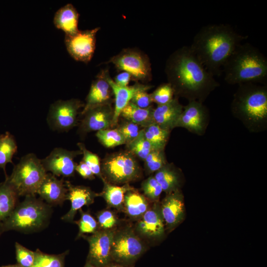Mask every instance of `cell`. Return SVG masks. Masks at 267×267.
<instances>
[{
	"label": "cell",
	"mask_w": 267,
	"mask_h": 267,
	"mask_svg": "<svg viewBox=\"0 0 267 267\" xmlns=\"http://www.w3.org/2000/svg\"><path fill=\"white\" fill-rule=\"evenodd\" d=\"M161 210L156 207L147 210L138 220L136 225L137 232L148 238H157L164 233V224Z\"/></svg>",
	"instance_id": "44dd1931"
},
{
	"label": "cell",
	"mask_w": 267,
	"mask_h": 267,
	"mask_svg": "<svg viewBox=\"0 0 267 267\" xmlns=\"http://www.w3.org/2000/svg\"><path fill=\"white\" fill-rule=\"evenodd\" d=\"M154 108H141L130 102L122 110L120 116L127 121L134 123L143 128L154 123L153 111Z\"/></svg>",
	"instance_id": "484cf974"
},
{
	"label": "cell",
	"mask_w": 267,
	"mask_h": 267,
	"mask_svg": "<svg viewBox=\"0 0 267 267\" xmlns=\"http://www.w3.org/2000/svg\"><path fill=\"white\" fill-rule=\"evenodd\" d=\"M246 39L229 24H213L202 27L189 47L206 69L214 76L237 47Z\"/></svg>",
	"instance_id": "7a4b0ae2"
},
{
	"label": "cell",
	"mask_w": 267,
	"mask_h": 267,
	"mask_svg": "<svg viewBox=\"0 0 267 267\" xmlns=\"http://www.w3.org/2000/svg\"><path fill=\"white\" fill-rule=\"evenodd\" d=\"M140 239L132 231L115 233L111 247V258L117 263L128 264L137 260L144 251Z\"/></svg>",
	"instance_id": "9c48e42d"
},
{
	"label": "cell",
	"mask_w": 267,
	"mask_h": 267,
	"mask_svg": "<svg viewBox=\"0 0 267 267\" xmlns=\"http://www.w3.org/2000/svg\"><path fill=\"white\" fill-rule=\"evenodd\" d=\"M0 267H20L18 264L17 265H8L5 266H2Z\"/></svg>",
	"instance_id": "7dc6e473"
},
{
	"label": "cell",
	"mask_w": 267,
	"mask_h": 267,
	"mask_svg": "<svg viewBox=\"0 0 267 267\" xmlns=\"http://www.w3.org/2000/svg\"><path fill=\"white\" fill-rule=\"evenodd\" d=\"M17 146L14 136L9 132L0 135V168L5 172L7 163H12V159L16 152Z\"/></svg>",
	"instance_id": "f546056e"
},
{
	"label": "cell",
	"mask_w": 267,
	"mask_h": 267,
	"mask_svg": "<svg viewBox=\"0 0 267 267\" xmlns=\"http://www.w3.org/2000/svg\"><path fill=\"white\" fill-rule=\"evenodd\" d=\"M224 81L230 85L262 83L267 77V59L249 43L239 45L222 67Z\"/></svg>",
	"instance_id": "277c9868"
},
{
	"label": "cell",
	"mask_w": 267,
	"mask_h": 267,
	"mask_svg": "<svg viewBox=\"0 0 267 267\" xmlns=\"http://www.w3.org/2000/svg\"><path fill=\"white\" fill-rule=\"evenodd\" d=\"M110 62L117 69L129 73L135 80H144L150 77L148 60L136 51L126 50L113 57Z\"/></svg>",
	"instance_id": "5bb4252c"
},
{
	"label": "cell",
	"mask_w": 267,
	"mask_h": 267,
	"mask_svg": "<svg viewBox=\"0 0 267 267\" xmlns=\"http://www.w3.org/2000/svg\"><path fill=\"white\" fill-rule=\"evenodd\" d=\"M161 212L164 221L170 227L181 222L184 215V204L179 189L167 194L162 201Z\"/></svg>",
	"instance_id": "ffe728a7"
},
{
	"label": "cell",
	"mask_w": 267,
	"mask_h": 267,
	"mask_svg": "<svg viewBox=\"0 0 267 267\" xmlns=\"http://www.w3.org/2000/svg\"><path fill=\"white\" fill-rule=\"evenodd\" d=\"M68 189L63 179H59L53 174H47L37 194L48 204L61 205L67 200Z\"/></svg>",
	"instance_id": "ac0fdd59"
},
{
	"label": "cell",
	"mask_w": 267,
	"mask_h": 267,
	"mask_svg": "<svg viewBox=\"0 0 267 267\" xmlns=\"http://www.w3.org/2000/svg\"><path fill=\"white\" fill-rule=\"evenodd\" d=\"M16 257L20 267H31L35 263V252L32 251L18 242L15 243Z\"/></svg>",
	"instance_id": "74e56055"
},
{
	"label": "cell",
	"mask_w": 267,
	"mask_h": 267,
	"mask_svg": "<svg viewBox=\"0 0 267 267\" xmlns=\"http://www.w3.org/2000/svg\"><path fill=\"white\" fill-rule=\"evenodd\" d=\"M183 108V106L179 103L178 97H174L165 104L157 105L153 111L154 123L162 129L171 132L177 127Z\"/></svg>",
	"instance_id": "d6986e66"
},
{
	"label": "cell",
	"mask_w": 267,
	"mask_h": 267,
	"mask_svg": "<svg viewBox=\"0 0 267 267\" xmlns=\"http://www.w3.org/2000/svg\"><path fill=\"white\" fill-rule=\"evenodd\" d=\"M84 106L77 99L57 100L51 105L47 118L49 127L54 131L67 132L77 123L78 110Z\"/></svg>",
	"instance_id": "ba28073f"
},
{
	"label": "cell",
	"mask_w": 267,
	"mask_h": 267,
	"mask_svg": "<svg viewBox=\"0 0 267 267\" xmlns=\"http://www.w3.org/2000/svg\"><path fill=\"white\" fill-rule=\"evenodd\" d=\"M98 225L104 230H108L114 226L117 220L116 216L110 211L104 210L97 215Z\"/></svg>",
	"instance_id": "60d3db41"
},
{
	"label": "cell",
	"mask_w": 267,
	"mask_h": 267,
	"mask_svg": "<svg viewBox=\"0 0 267 267\" xmlns=\"http://www.w3.org/2000/svg\"><path fill=\"white\" fill-rule=\"evenodd\" d=\"M82 154L80 150L70 151L62 148H54L41 162L46 171L56 177H70L75 173L76 164L74 159Z\"/></svg>",
	"instance_id": "7c38bea8"
},
{
	"label": "cell",
	"mask_w": 267,
	"mask_h": 267,
	"mask_svg": "<svg viewBox=\"0 0 267 267\" xmlns=\"http://www.w3.org/2000/svg\"><path fill=\"white\" fill-rule=\"evenodd\" d=\"M79 13L74 6L68 3L59 9L55 13L53 23L55 27L63 31L66 35L77 33Z\"/></svg>",
	"instance_id": "603a6c76"
},
{
	"label": "cell",
	"mask_w": 267,
	"mask_h": 267,
	"mask_svg": "<svg viewBox=\"0 0 267 267\" xmlns=\"http://www.w3.org/2000/svg\"><path fill=\"white\" fill-rule=\"evenodd\" d=\"M102 171L112 183H128L136 179L140 169L134 155L129 151L117 153L103 162Z\"/></svg>",
	"instance_id": "52a82bcc"
},
{
	"label": "cell",
	"mask_w": 267,
	"mask_h": 267,
	"mask_svg": "<svg viewBox=\"0 0 267 267\" xmlns=\"http://www.w3.org/2000/svg\"><path fill=\"white\" fill-rule=\"evenodd\" d=\"M75 171L85 179H92L94 178V175L89 167L83 161H81L79 164L76 165Z\"/></svg>",
	"instance_id": "7bdbcfd3"
},
{
	"label": "cell",
	"mask_w": 267,
	"mask_h": 267,
	"mask_svg": "<svg viewBox=\"0 0 267 267\" xmlns=\"http://www.w3.org/2000/svg\"><path fill=\"white\" fill-rule=\"evenodd\" d=\"M154 177L167 194L179 189L180 172L172 163H167L155 172Z\"/></svg>",
	"instance_id": "cb8c5ba5"
},
{
	"label": "cell",
	"mask_w": 267,
	"mask_h": 267,
	"mask_svg": "<svg viewBox=\"0 0 267 267\" xmlns=\"http://www.w3.org/2000/svg\"><path fill=\"white\" fill-rule=\"evenodd\" d=\"M165 72L174 94L188 101L203 103L220 85L189 46H184L172 54L167 61Z\"/></svg>",
	"instance_id": "6da1fadb"
},
{
	"label": "cell",
	"mask_w": 267,
	"mask_h": 267,
	"mask_svg": "<svg viewBox=\"0 0 267 267\" xmlns=\"http://www.w3.org/2000/svg\"><path fill=\"white\" fill-rule=\"evenodd\" d=\"M99 28L79 31L72 35H65V44L70 55L76 60L87 63L93 54L95 47L96 34Z\"/></svg>",
	"instance_id": "8fae6325"
},
{
	"label": "cell",
	"mask_w": 267,
	"mask_h": 267,
	"mask_svg": "<svg viewBox=\"0 0 267 267\" xmlns=\"http://www.w3.org/2000/svg\"><path fill=\"white\" fill-rule=\"evenodd\" d=\"M77 145L83 155L82 161L89 167L94 175L102 178L99 157L96 154L88 150L83 143H78Z\"/></svg>",
	"instance_id": "836d02e7"
},
{
	"label": "cell",
	"mask_w": 267,
	"mask_h": 267,
	"mask_svg": "<svg viewBox=\"0 0 267 267\" xmlns=\"http://www.w3.org/2000/svg\"><path fill=\"white\" fill-rule=\"evenodd\" d=\"M115 232L110 229L97 231L87 239L89 244L88 262L97 267L109 265Z\"/></svg>",
	"instance_id": "30bf717a"
},
{
	"label": "cell",
	"mask_w": 267,
	"mask_h": 267,
	"mask_svg": "<svg viewBox=\"0 0 267 267\" xmlns=\"http://www.w3.org/2000/svg\"><path fill=\"white\" fill-rule=\"evenodd\" d=\"M127 145L129 152L143 160L153 150L151 144L144 136L143 129L137 137Z\"/></svg>",
	"instance_id": "4dcf8cb0"
},
{
	"label": "cell",
	"mask_w": 267,
	"mask_h": 267,
	"mask_svg": "<svg viewBox=\"0 0 267 267\" xmlns=\"http://www.w3.org/2000/svg\"><path fill=\"white\" fill-rule=\"evenodd\" d=\"M109 76L107 71H102L93 81L86 97V103L81 112L82 115L93 108L110 104L113 93L108 81Z\"/></svg>",
	"instance_id": "9a60e30c"
},
{
	"label": "cell",
	"mask_w": 267,
	"mask_h": 267,
	"mask_svg": "<svg viewBox=\"0 0 267 267\" xmlns=\"http://www.w3.org/2000/svg\"><path fill=\"white\" fill-rule=\"evenodd\" d=\"M101 179L104 182V188L101 195L108 206L117 209L123 208L126 193L133 188L128 183L123 186H117L110 184L103 178Z\"/></svg>",
	"instance_id": "83f0119b"
},
{
	"label": "cell",
	"mask_w": 267,
	"mask_h": 267,
	"mask_svg": "<svg viewBox=\"0 0 267 267\" xmlns=\"http://www.w3.org/2000/svg\"><path fill=\"white\" fill-rule=\"evenodd\" d=\"M105 267H125L120 265H114V264L110 265L109 264Z\"/></svg>",
	"instance_id": "f6af8a7d"
},
{
	"label": "cell",
	"mask_w": 267,
	"mask_h": 267,
	"mask_svg": "<svg viewBox=\"0 0 267 267\" xmlns=\"http://www.w3.org/2000/svg\"><path fill=\"white\" fill-rule=\"evenodd\" d=\"M81 218L76 222L79 226V236L85 233H94L97 231L98 223L89 214L80 210Z\"/></svg>",
	"instance_id": "8d00e7d4"
},
{
	"label": "cell",
	"mask_w": 267,
	"mask_h": 267,
	"mask_svg": "<svg viewBox=\"0 0 267 267\" xmlns=\"http://www.w3.org/2000/svg\"><path fill=\"white\" fill-rule=\"evenodd\" d=\"M149 173L156 172L167 163L164 150H153L144 160Z\"/></svg>",
	"instance_id": "d6a6232c"
},
{
	"label": "cell",
	"mask_w": 267,
	"mask_h": 267,
	"mask_svg": "<svg viewBox=\"0 0 267 267\" xmlns=\"http://www.w3.org/2000/svg\"><path fill=\"white\" fill-rule=\"evenodd\" d=\"M209 122L207 107L202 102L191 101L183 106L177 127L184 128L193 134L202 135L205 134Z\"/></svg>",
	"instance_id": "4fadbf2b"
},
{
	"label": "cell",
	"mask_w": 267,
	"mask_h": 267,
	"mask_svg": "<svg viewBox=\"0 0 267 267\" xmlns=\"http://www.w3.org/2000/svg\"><path fill=\"white\" fill-rule=\"evenodd\" d=\"M84 267H97L94 266L92 265V264H91L90 263L87 262Z\"/></svg>",
	"instance_id": "bcb514c9"
},
{
	"label": "cell",
	"mask_w": 267,
	"mask_h": 267,
	"mask_svg": "<svg viewBox=\"0 0 267 267\" xmlns=\"http://www.w3.org/2000/svg\"><path fill=\"white\" fill-rule=\"evenodd\" d=\"M51 209L35 195L26 196L11 214L0 223V232L14 230L24 233L37 231L45 226Z\"/></svg>",
	"instance_id": "5b68a950"
},
{
	"label": "cell",
	"mask_w": 267,
	"mask_h": 267,
	"mask_svg": "<svg viewBox=\"0 0 267 267\" xmlns=\"http://www.w3.org/2000/svg\"><path fill=\"white\" fill-rule=\"evenodd\" d=\"M96 136L103 146L108 148L126 144L125 138L118 128L99 131L96 133Z\"/></svg>",
	"instance_id": "1f68e13d"
},
{
	"label": "cell",
	"mask_w": 267,
	"mask_h": 267,
	"mask_svg": "<svg viewBox=\"0 0 267 267\" xmlns=\"http://www.w3.org/2000/svg\"><path fill=\"white\" fill-rule=\"evenodd\" d=\"M132 78V77L129 73L123 71L115 77L114 82L119 86L127 87Z\"/></svg>",
	"instance_id": "ee69618b"
},
{
	"label": "cell",
	"mask_w": 267,
	"mask_h": 267,
	"mask_svg": "<svg viewBox=\"0 0 267 267\" xmlns=\"http://www.w3.org/2000/svg\"><path fill=\"white\" fill-rule=\"evenodd\" d=\"M18 197L16 191L6 179L0 183V223L13 212L18 203Z\"/></svg>",
	"instance_id": "4316f807"
},
{
	"label": "cell",
	"mask_w": 267,
	"mask_h": 267,
	"mask_svg": "<svg viewBox=\"0 0 267 267\" xmlns=\"http://www.w3.org/2000/svg\"><path fill=\"white\" fill-rule=\"evenodd\" d=\"M144 136L153 150H164L171 132L162 129L155 123L143 128Z\"/></svg>",
	"instance_id": "f1b7e54d"
},
{
	"label": "cell",
	"mask_w": 267,
	"mask_h": 267,
	"mask_svg": "<svg viewBox=\"0 0 267 267\" xmlns=\"http://www.w3.org/2000/svg\"><path fill=\"white\" fill-rule=\"evenodd\" d=\"M41 160L34 153L22 157L6 180L19 196L35 195L46 176Z\"/></svg>",
	"instance_id": "8992f818"
},
{
	"label": "cell",
	"mask_w": 267,
	"mask_h": 267,
	"mask_svg": "<svg viewBox=\"0 0 267 267\" xmlns=\"http://www.w3.org/2000/svg\"><path fill=\"white\" fill-rule=\"evenodd\" d=\"M141 188L145 196L152 201H157L163 191L161 186L153 176L143 181Z\"/></svg>",
	"instance_id": "f35d334b"
},
{
	"label": "cell",
	"mask_w": 267,
	"mask_h": 267,
	"mask_svg": "<svg viewBox=\"0 0 267 267\" xmlns=\"http://www.w3.org/2000/svg\"><path fill=\"white\" fill-rule=\"evenodd\" d=\"M233 116L252 133L267 128V87L256 83L238 85L231 103Z\"/></svg>",
	"instance_id": "3957f363"
},
{
	"label": "cell",
	"mask_w": 267,
	"mask_h": 267,
	"mask_svg": "<svg viewBox=\"0 0 267 267\" xmlns=\"http://www.w3.org/2000/svg\"></svg>",
	"instance_id": "681fc988"
},
{
	"label": "cell",
	"mask_w": 267,
	"mask_h": 267,
	"mask_svg": "<svg viewBox=\"0 0 267 267\" xmlns=\"http://www.w3.org/2000/svg\"><path fill=\"white\" fill-rule=\"evenodd\" d=\"M174 89L169 83L161 85L150 94L152 102L157 105L169 102L174 98Z\"/></svg>",
	"instance_id": "e575fe53"
},
{
	"label": "cell",
	"mask_w": 267,
	"mask_h": 267,
	"mask_svg": "<svg viewBox=\"0 0 267 267\" xmlns=\"http://www.w3.org/2000/svg\"><path fill=\"white\" fill-rule=\"evenodd\" d=\"M31 267H42L41 266H40V265L37 263H34V264Z\"/></svg>",
	"instance_id": "c3c4849f"
},
{
	"label": "cell",
	"mask_w": 267,
	"mask_h": 267,
	"mask_svg": "<svg viewBox=\"0 0 267 267\" xmlns=\"http://www.w3.org/2000/svg\"><path fill=\"white\" fill-rule=\"evenodd\" d=\"M108 81L115 96L113 127L117 124L122 110L131 101L134 94L140 90H148L150 87L138 83L132 86H119L114 82L109 76L108 77Z\"/></svg>",
	"instance_id": "7402d4cb"
},
{
	"label": "cell",
	"mask_w": 267,
	"mask_h": 267,
	"mask_svg": "<svg viewBox=\"0 0 267 267\" xmlns=\"http://www.w3.org/2000/svg\"><path fill=\"white\" fill-rule=\"evenodd\" d=\"M64 256L44 254L38 249L35 252V261L43 267H64Z\"/></svg>",
	"instance_id": "d590c367"
},
{
	"label": "cell",
	"mask_w": 267,
	"mask_h": 267,
	"mask_svg": "<svg viewBox=\"0 0 267 267\" xmlns=\"http://www.w3.org/2000/svg\"><path fill=\"white\" fill-rule=\"evenodd\" d=\"M139 125L127 121L124 122L118 128L123 135L126 144H128L137 137L141 129Z\"/></svg>",
	"instance_id": "ab89813d"
},
{
	"label": "cell",
	"mask_w": 267,
	"mask_h": 267,
	"mask_svg": "<svg viewBox=\"0 0 267 267\" xmlns=\"http://www.w3.org/2000/svg\"><path fill=\"white\" fill-rule=\"evenodd\" d=\"M68 189L67 200L71 201L70 210L62 218L66 222H72L77 211L84 206H89L93 202L94 198L100 194L95 193L90 188L82 186H74L69 181H65Z\"/></svg>",
	"instance_id": "e0dca14e"
},
{
	"label": "cell",
	"mask_w": 267,
	"mask_h": 267,
	"mask_svg": "<svg viewBox=\"0 0 267 267\" xmlns=\"http://www.w3.org/2000/svg\"><path fill=\"white\" fill-rule=\"evenodd\" d=\"M83 115L80 129L83 133L110 129L112 127L114 109L110 104L93 108Z\"/></svg>",
	"instance_id": "2e32d148"
},
{
	"label": "cell",
	"mask_w": 267,
	"mask_h": 267,
	"mask_svg": "<svg viewBox=\"0 0 267 267\" xmlns=\"http://www.w3.org/2000/svg\"><path fill=\"white\" fill-rule=\"evenodd\" d=\"M123 207L130 217L139 220L148 210V202L143 195L133 188L126 193Z\"/></svg>",
	"instance_id": "d4e9b609"
},
{
	"label": "cell",
	"mask_w": 267,
	"mask_h": 267,
	"mask_svg": "<svg viewBox=\"0 0 267 267\" xmlns=\"http://www.w3.org/2000/svg\"><path fill=\"white\" fill-rule=\"evenodd\" d=\"M146 89L137 91L132 97L130 102L141 108H147L151 106L153 102L150 94Z\"/></svg>",
	"instance_id": "b9f144b4"
}]
</instances>
